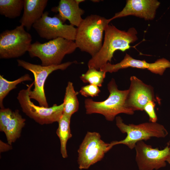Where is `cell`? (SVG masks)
Returning a JSON list of instances; mask_svg holds the SVG:
<instances>
[{
  "label": "cell",
  "mask_w": 170,
  "mask_h": 170,
  "mask_svg": "<svg viewBox=\"0 0 170 170\" xmlns=\"http://www.w3.org/2000/svg\"><path fill=\"white\" fill-rule=\"evenodd\" d=\"M106 73L94 68L88 67L87 71L82 74L80 78L84 83H89L101 87L105 77Z\"/></svg>",
  "instance_id": "22"
},
{
  "label": "cell",
  "mask_w": 170,
  "mask_h": 170,
  "mask_svg": "<svg viewBox=\"0 0 170 170\" xmlns=\"http://www.w3.org/2000/svg\"><path fill=\"white\" fill-rule=\"evenodd\" d=\"M85 1L60 0L58 6L52 8L51 10L58 13L56 15L64 23L67 20L70 24L78 27L83 20L81 16L84 13V10L79 7V4Z\"/></svg>",
  "instance_id": "15"
},
{
  "label": "cell",
  "mask_w": 170,
  "mask_h": 170,
  "mask_svg": "<svg viewBox=\"0 0 170 170\" xmlns=\"http://www.w3.org/2000/svg\"><path fill=\"white\" fill-rule=\"evenodd\" d=\"M18 65L32 72L34 78V88L30 90L31 99L37 101L39 105L48 107L44 91V84L48 76L54 71L60 70H64L76 61H68L59 65L43 66L31 63L22 60H17Z\"/></svg>",
  "instance_id": "9"
},
{
  "label": "cell",
  "mask_w": 170,
  "mask_h": 170,
  "mask_svg": "<svg viewBox=\"0 0 170 170\" xmlns=\"http://www.w3.org/2000/svg\"><path fill=\"white\" fill-rule=\"evenodd\" d=\"M33 82L27 85L26 89L20 90L17 99L23 112L30 118L41 124H51L58 122L63 114V104H56L45 107L35 105L31 100L30 92L34 85Z\"/></svg>",
  "instance_id": "6"
},
{
  "label": "cell",
  "mask_w": 170,
  "mask_h": 170,
  "mask_svg": "<svg viewBox=\"0 0 170 170\" xmlns=\"http://www.w3.org/2000/svg\"><path fill=\"white\" fill-rule=\"evenodd\" d=\"M48 0H24L23 13L19 22L30 30L34 24L42 16Z\"/></svg>",
  "instance_id": "16"
},
{
  "label": "cell",
  "mask_w": 170,
  "mask_h": 170,
  "mask_svg": "<svg viewBox=\"0 0 170 170\" xmlns=\"http://www.w3.org/2000/svg\"><path fill=\"white\" fill-rule=\"evenodd\" d=\"M110 22L109 19L96 14L83 19L76 28L74 42L77 48L92 57L95 55L102 47L103 32Z\"/></svg>",
  "instance_id": "3"
},
{
  "label": "cell",
  "mask_w": 170,
  "mask_h": 170,
  "mask_svg": "<svg viewBox=\"0 0 170 170\" xmlns=\"http://www.w3.org/2000/svg\"><path fill=\"white\" fill-rule=\"evenodd\" d=\"M71 117L63 114L58 122V127L56 132L60 141L61 153L64 158L68 157L66 150L68 140L72 136L70 127Z\"/></svg>",
  "instance_id": "18"
},
{
  "label": "cell",
  "mask_w": 170,
  "mask_h": 170,
  "mask_svg": "<svg viewBox=\"0 0 170 170\" xmlns=\"http://www.w3.org/2000/svg\"><path fill=\"white\" fill-rule=\"evenodd\" d=\"M134 148L135 161L139 170H157L166 166V160L170 154L169 144L159 150L140 141Z\"/></svg>",
  "instance_id": "11"
},
{
  "label": "cell",
  "mask_w": 170,
  "mask_h": 170,
  "mask_svg": "<svg viewBox=\"0 0 170 170\" xmlns=\"http://www.w3.org/2000/svg\"><path fill=\"white\" fill-rule=\"evenodd\" d=\"M24 0H0V14L11 19L19 16L23 9Z\"/></svg>",
  "instance_id": "20"
},
{
  "label": "cell",
  "mask_w": 170,
  "mask_h": 170,
  "mask_svg": "<svg viewBox=\"0 0 170 170\" xmlns=\"http://www.w3.org/2000/svg\"><path fill=\"white\" fill-rule=\"evenodd\" d=\"M169 148H170V146H169Z\"/></svg>",
  "instance_id": "29"
},
{
  "label": "cell",
  "mask_w": 170,
  "mask_h": 170,
  "mask_svg": "<svg viewBox=\"0 0 170 170\" xmlns=\"http://www.w3.org/2000/svg\"><path fill=\"white\" fill-rule=\"evenodd\" d=\"M92 2H98V1H99V0H92Z\"/></svg>",
  "instance_id": "28"
},
{
  "label": "cell",
  "mask_w": 170,
  "mask_h": 170,
  "mask_svg": "<svg viewBox=\"0 0 170 170\" xmlns=\"http://www.w3.org/2000/svg\"><path fill=\"white\" fill-rule=\"evenodd\" d=\"M166 162L170 164V154L167 159Z\"/></svg>",
  "instance_id": "27"
},
{
  "label": "cell",
  "mask_w": 170,
  "mask_h": 170,
  "mask_svg": "<svg viewBox=\"0 0 170 170\" xmlns=\"http://www.w3.org/2000/svg\"><path fill=\"white\" fill-rule=\"evenodd\" d=\"M48 14L47 11L44 12L32 26L39 36L50 40L61 37L75 41L76 28L71 24H64L57 15L51 17Z\"/></svg>",
  "instance_id": "10"
},
{
  "label": "cell",
  "mask_w": 170,
  "mask_h": 170,
  "mask_svg": "<svg viewBox=\"0 0 170 170\" xmlns=\"http://www.w3.org/2000/svg\"><path fill=\"white\" fill-rule=\"evenodd\" d=\"M32 79L28 74H26L18 79L9 81L0 75V107L1 109L4 108L3 100L9 92L16 88L18 84L26 81H31Z\"/></svg>",
  "instance_id": "21"
},
{
  "label": "cell",
  "mask_w": 170,
  "mask_h": 170,
  "mask_svg": "<svg viewBox=\"0 0 170 170\" xmlns=\"http://www.w3.org/2000/svg\"><path fill=\"white\" fill-rule=\"evenodd\" d=\"M77 48L74 41L59 37L44 43L36 41L31 44L28 52L31 57L39 58L42 65L47 66L62 64L65 55Z\"/></svg>",
  "instance_id": "5"
},
{
  "label": "cell",
  "mask_w": 170,
  "mask_h": 170,
  "mask_svg": "<svg viewBox=\"0 0 170 170\" xmlns=\"http://www.w3.org/2000/svg\"><path fill=\"white\" fill-rule=\"evenodd\" d=\"M78 92L74 90L73 83L69 81L66 88L63 100V114L71 116L79 109V103L77 97Z\"/></svg>",
  "instance_id": "19"
},
{
  "label": "cell",
  "mask_w": 170,
  "mask_h": 170,
  "mask_svg": "<svg viewBox=\"0 0 170 170\" xmlns=\"http://www.w3.org/2000/svg\"><path fill=\"white\" fill-rule=\"evenodd\" d=\"M160 4L157 0H127L123 9L109 19L110 21L116 18L133 15L145 20H152Z\"/></svg>",
  "instance_id": "14"
},
{
  "label": "cell",
  "mask_w": 170,
  "mask_h": 170,
  "mask_svg": "<svg viewBox=\"0 0 170 170\" xmlns=\"http://www.w3.org/2000/svg\"><path fill=\"white\" fill-rule=\"evenodd\" d=\"M116 125L123 133L127 134L126 138L120 141L110 142L112 146L123 144L130 149L134 148L136 143L140 141H146L152 137L164 138L168 134L167 130L162 125L156 122H149L135 125L127 124L120 116L116 117Z\"/></svg>",
  "instance_id": "4"
},
{
  "label": "cell",
  "mask_w": 170,
  "mask_h": 170,
  "mask_svg": "<svg viewBox=\"0 0 170 170\" xmlns=\"http://www.w3.org/2000/svg\"><path fill=\"white\" fill-rule=\"evenodd\" d=\"M25 121L18 110L14 111L13 117L4 132L9 144L11 145L20 137L22 129L25 124Z\"/></svg>",
  "instance_id": "17"
},
{
  "label": "cell",
  "mask_w": 170,
  "mask_h": 170,
  "mask_svg": "<svg viewBox=\"0 0 170 170\" xmlns=\"http://www.w3.org/2000/svg\"><path fill=\"white\" fill-rule=\"evenodd\" d=\"M24 27L20 25L0 34V59L18 58L28 52L31 44L32 37Z\"/></svg>",
  "instance_id": "7"
},
{
  "label": "cell",
  "mask_w": 170,
  "mask_h": 170,
  "mask_svg": "<svg viewBox=\"0 0 170 170\" xmlns=\"http://www.w3.org/2000/svg\"><path fill=\"white\" fill-rule=\"evenodd\" d=\"M155 102L150 101L146 104L144 108V110L149 116V122H156L157 120V117L155 110Z\"/></svg>",
  "instance_id": "25"
},
{
  "label": "cell",
  "mask_w": 170,
  "mask_h": 170,
  "mask_svg": "<svg viewBox=\"0 0 170 170\" xmlns=\"http://www.w3.org/2000/svg\"><path fill=\"white\" fill-rule=\"evenodd\" d=\"M129 67L147 69L153 73L162 75L167 69L170 68V61L165 58H162L153 63H149L145 60L135 59L126 54L123 59L120 62L115 64L108 62L101 66L99 70L106 73H111Z\"/></svg>",
  "instance_id": "12"
},
{
  "label": "cell",
  "mask_w": 170,
  "mask_h": 170,
  "mask_svg": "<svg viewBox=\"0 0 170 170\" xmlns=\"http://www.w3.org/2000/svg\"><path fill=\"white\" fill-rule=\"evenodd\" d=\"M105 32L102 47L88 61V67H93L99 70L102 65L108 62L111 63L114 53L116 51L125 52L131 47L130 44L138 39L137 31L133 27L125 31L120 30L113 25L109 24Z\"/></svg>",
  "instance_id": "1"
},
{
  "label": "cell",
  "mask_w": 170,
  "mask_h": 170,
  "mask_svg": "<svg viewBox=\"0 0 170 170\" xmlns=\"http://www.w3.org/2000/svg\"><path fill=\"white\" fill-rule=\"evenodd\" d=\"M112 147L110 143H105L101 139L99 133L88 132L77 150L79 169H88L100 161Z\"/></svg>",
  "instance_id": "8"
},
{
  "label": "cell",
  "mask_w": 170,
  "mask_h": 170,
  "mask_svg": "<svg viewBox=\"0 0 170 170\" xmlns=\"http://www.w3.org/2000/svg\"><path fill=\"white\" fill-rule=\"evenodd\" d=\"M14 111L9 108H4L0 110V131H5L7 126L12 119Z\"/></svg>",
  "instance_id": "23"
},
{
  "label": "cell",
  "mask_w": 170,
  "mask_h": 170,
  "mask_svg": "<svg viewBox=\"0 0 170 170\" xmlns=\"http://www.w3.org/2000/svg\"><path fill=\"white\" fill-rule=\"evenodd\" d=\"M109 92L108 98L104 101H96L91 99L85 100L86 113L103 115L109 121H113L119 114L133 115L134 111L127 105L126 100L128 89L120 90L115 79L112 78L107 85Z\"/></svg>",
  "instance_id": "2"
},
{
  "label": "cell",
  "mask_w": 170,
  "mask_h": 170,
  "mask_svg": "<svg viewBox=\"0 0 170 170\" xmlns=\"http://www.w3.org/2000/svg\"><path fill=\"white\" fill-rule=\"evenodd\" d=\"M8 143L7 144L3 142L2 140L0 141V152L8 151L12 149L11 146Z\"/></svg>",
  "instance_id": "26"
},
{
  "label": "cell",
  "mask_w": 170,
  "mask_h": 170,
  "mask_svg": "<svg viewBox=\"0 0 170 170\" xmlns=\"http://www.w3.org/2000/svg\"><path fill=\"white\" fill-rule=\"evenodd\" d=\"M100 91L99 87L93 84H89L81 87L80 93L82 96L88 97H94L98 95Z\"/></svg>",
  "instance_id": "24"
},
{
  "label": "cell",
  "mask_w": 170,
  "mask_h": 170,
  "mask_svg": "<svg viewBox=\"0 0 170 170\" xmlns=\"http://www.w3.org/2000/svg\"><path fill=\"white\" fill-rule=\"evenodd\" d=\"M130 85L126 100L127 106L135 111L144 110L146 104L149 101L156 102L154 88L134 76L130 77Z\"/></svg>",
  "instance_id": "13"
}]
</instances>
